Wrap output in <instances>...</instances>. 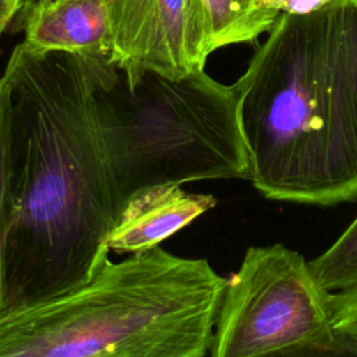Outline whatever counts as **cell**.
<instances>
[{
  "label": "cell",
  "mask_w": 357,
  "mask_h": 357,
  "mask_svg": "<svg viewBox=\"0 0 357 357\" xmlns=\"http://www.w3.org/2000/svg\"><path fill=\"white\" fill-rule=\"evenodd\" d=\"M95 57L33 52L21 42L1 75L13 202L4 310L81 287L109 257L120 209L93 99Z\"/></svg>",
  "instance_id": "1"
},
{
  "label": "cell",
  "mask_w": 357,
  "mask_h": 357,
  "mask_svg": "<svg viewBox=\"0 0 357 357\" xmlns=\"http://www.w3.org/2000/svg\"><path fill=\"white\" fill-rule=\"evenodd\" d=\"M233 85L264 197L317 206L357 199V0L282 13Z\"/></svg>",
  "instance_id": "2"
},
{
  "label": "cell",
  "mask_w": 357,
  "mask_h": 357,
  "mask_svg": "<svg viewBox=\"0 0 357 357\" xmlns=\"http://www.w3.org/2000/svg\"><path fill=\"white\" fill-rule=\"evenodd\" d=\"M226 279L162 247L105 258L75 290L0 312V357H204Z\"/></svg>",
  "instance_id": "3"
},
{
  "label": "cell",
  "mask_w": 357,
  "mask_h": 357,
  "mask_svg": "<svg viewBox=\"0 0 357 357\" xmlns=\"http://www.w3.org/2000/svg\"><path fill=\"white\" fill-rule=\"evenodd\" d=\"M93 99L120 213L151 187L251 180L237 91L204 68L180 79L146 71L128 82L109 57L96 56Z\"/></svg>",
  "instance_id": "4"
},
{
  "label": "cell",
  "mask_w": 357,
  "mask_h": 357,
  "mask_svg": "<svg viewBox=\"0 0 357 357\" xmlns=\"http://www.w3.org/2000/svg\"><path fill=\"white\" fill-rule=\"evenodd\" d=\"M331 293L310 262L282 243L251 245L226 279L209 353L213 357L339 354Z\"/></svg>",
  "instance_id": "5"
},
{
  "label": "cell",
  "mask_w": 357,
  "mask_h": 357,
  "mask_svg": "<svg viewBox=\"0 0 357 357\" xmlns=\"http://www.w3.org/2000/svg\"><path fill=\"white\" fill-rule=\"evenodd\" d=\"M110 20L109 59L128 82L146 71L184 78L212 53L199 0H110Z\"/></svg>",
  "instance_id": "6"
},
{
  "label": "cell",
  "mask_w": 357,
  "mask_h": 357,
  "mask_svg": "<svg viewBox=\"0 0 357 357\" xmlns=\"http://www.w3.org/2000/svg\"><path fill=\"white\" fill-rule=\"evenodd\" d=\"M33 52H67L110 57V0H46L15 25Z\"/></svg>",
  "instance_id": "7"
},
{
  "label": "cell",
  "mask_w": 357,
  "mask_h": 357,
  "mask_svg": "<svg viewBox=\"0 0 357 357\" xmlns=\"http://www.w3.org/2000/svg\"><path fill=\"white\" fill-rule=\"evenodd\" d=\"M216 204L213 195L187 192L178 184L151 187L126 204L106 244L117 254L158 247Z\"/></svg>",
  "instance_id": "8"
},
{
  "label": "cell",
  "mask_w": 357,
  "mask_h": 357,
  "mask_svg": "<svg viewBox=\"0 0 357 357\" xmlns=\"http://www.w3.org/2000/svg\"><path fill=\"white\" fill-rule=\"evenodd\" d=\"M211 52L236 43H252L269 32L282 13L265 0H199Z\"/></svg>",
  "instance_id": "9"
},
{
  "label": "cell",
  "mask_w": 357,
  "mask_h": 357,
  "mask_svg": "<svg viewBox=\"0 0 357 357\" xmlns=\"http://www.w3.org/2000/svg\"><path fill=\"white\" fill-rule=\"evenodd\" d=\"M310 266L328 291L357 286V216L326 251L310 261Z\"/></svg>",
  "instance_id": "10"
},
{
  "label": "cell",
  "mask_w": 357,
  "mask_h": 357,
  "mask_svg": "<svg viewBox=\"0 0 357 357\" xmlns=\"http://www.w3.org/2000/svg\"><path fill=\"white\" fill-rule=\"evenodd\" d=\"M10 187V95L3 77H0V312L4 310L3 255L6 237L11 220Z\"/></svg>",
  "instance_id": "11"
},
{
  "label": "cell",
  "mask_w": 357,
  "mask_h": 357,
  "mask_svg": "<svg viewBox=\"0 0 357 357\" xmlns=\"http://www.w3.org/2000/svg\"><path fill=\"white\" fill-rule=\"evenodd\" d=\"M331 322L339 351L357 354V286L331 293Z\"/></svg>",
  "instance_id": "12"
},
{
  "label": "cell",
  "mask_w": 357,
  "mask_h": 357,
  "mask_svg": "<svg viewBox=\"0 0 357 357\" xmlns=\"http://www.w3.org/2000/svg\"><path fill=\"white\" fill-rule=\"evenodd\" d=\"M333 0H265V3L279 11L287 14H308L318 11Z\"/></svg>",
  "instance_id": "13"
},
{
  "label": "cell",
  "mask_w": 357,
  "mask_h": 357,
  "mask_svg": "<svg viewBox=\"0 0 357 357\" xmlns=\"http://www.w3.org/2000/svg\"><path fill=\"white\" fill-rule=\"evenodd\" d=\"M18 11L17 0H0V32L10 28Z\"/></svg>",
  "instance_id": "14"
},
{
  "label": "cell",
  "mask_w": 357,
  "mask_h": 357,
  "mask_svg": "<svg viewBox=\"0 0 357 357\" xmlns=\"http://www.w3.org/2000/svg\"><path fill=\"white\" fill-rule=\"evenodd\" d=\"M43 1H46V0H17L18 11H17V15H15V18H14V21L11 22L10 26H13V25H15L17 22H20V21L28 14V11H31L35 6H38V4L43 3Z\"/></svg>",
  "instance_id": "15"
},
{
  "label": "cell",
  "mask_w": 357,
  "mask_h": 357,
  "mask_svg": "<svg viewBox=\"0 0 357 357\" xmlns=\"http://www.w3.org/2000/svg\"><path fill=\"white\" fill-rule=\"evenodd\" d=\"M1 33H3V32H0V36H1Z\"/></svg>",
  "instance_id": "16"
}]
</instances>
